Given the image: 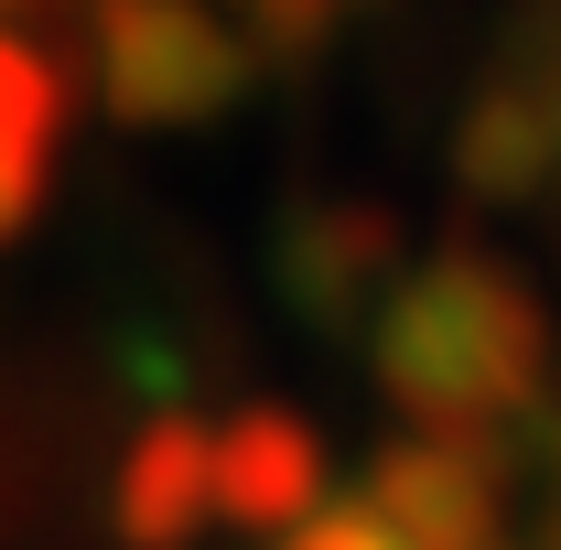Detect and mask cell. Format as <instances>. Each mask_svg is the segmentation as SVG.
Wrapping results in <instances>:
<instances>
[{
	"label": "cell",
	"mask_w": 561,
	"mask_h": 550,
	"mask_svg": "<svg viewBox=\"0 0 561 550\" xmlns=\"http://www.w3.org/2000/svg\"><path fill=\"white\" fill-rule=\"evenodd\" d=\"M119 518H130V540L173 550L195 540L216 518V475H206V432H184V421H151L130 443V465H119Z\"/></svg>",
	"instance_id": "cell-5"
},
{
	"label": "cell",
	"mask_w": 561,
	"mask_h": 550,
	"mask_svg": "<svg viewBox=\"0 0 561 550\" xmlns=\"http://www.w3.org/2000/svg\"><path fill=\"white\" fill-rule=\"evenodd\" d=\"M280 550H400L367 507H313V518H291V540Z\"/></svg>",
	"instance_id": "cell-8"
},
{
	"label": "cell",
	"mask_w": 561,
	"mask_h": 550,
	"mask_svg": "<svg viewBox=\"0 0 561 550\" xmlns=\"http://www.w3.org/2000/svg\"><path fill=\"white\" fill-rule=\"evenodd\" d=\"M206 475H216V518H238V529H291L324 507V454L291 411H249L206 432Z\"/></svg>",
	"instance_id": "cell-4"
},
{
	"label": "cell",
	"mask_w": 561,
	"mask_h": 550,
	"mask_svg": "<svg viewBox=\"0 0 561 550\" xmlns=\"http://www.w3.org/2000/svg\"><path fill=\"white\" fill-rule=\"evenodd\" d=\"M400 550H486V518H496V465L465 443V432H411L378 454V475L356 496Z\"/></svg>",
	"instance_id": "cell-3"
},
{
	"label": "cell",
	"mask_w": 561,
	"mask_h": 550,
	"mask_svg": "<svg viewBox=\"0 0 561 550\" xmlns=\"http://www.w3.org/2000/svg\"><path fill=\"white\" fill-rule=\"evenodd\" d=\"M249 22H260L280 55H291V44H313V33L335 22V0H249Z\"/></svg>",
	"instance_id": "cell-9"
},
{
	"label": "cell",
	"mask_w": 561,
	"mask_h": 550,
	"mask_svg": "<svg viewBox=\"0 0 561 550\" xmlns=\"http://www.w3.org/2000/svg\"><path fill=\"white\" fill-rule=\"evenodd\" d=\"M551 151H561V119H551V98L540 87H496L486 108H476V140H465V162H476V184H540L551 173Z\"/></svg>",
	"instance_id": "cell-7"
},
{
	"label": "cell",
	"mask_w": 561,
	"mask_h": 550,
	"mask_svg": "<svg viewBox=\"0 0 561 550\" xmlns=\"http://www.w3.org/2000/svg\"><path fill=\"white\" fill-rule=\"evenodd\" d=\"M55 130H66V87H55V66H44L22 33H0V238L33 216V195H44Z\"/></svg>",
	"instance_id": "cell-6"
},
{
	"label": "cell",
	"mask_w": 561,
	"mask_h": 550,
	"mask_svg": "<svg viewBox=\"0 0 561 550\" xmlns=\"http://www.w3.org/2000/svg\"><path fill=\"white\" fill-rule=\"evenodd\" d=\"M98 76L119 119H206L238 98V33L206 0H108L98 11Z\"/></svg>",
	"instance_id": "cell-2"
},
{
	"label": "cell",
	"mask_w": 561,
	"mask_h": 550,
	"mask_svg": "<svg viewBox=\"0 0 561 550\" xmlns=\"http://www.w3.org/2000/svg\"><path fill=\"white\" fill-rule=\"evenodd\" d=\"M540 356L551 324L529 302V280L476 260V249H443L389 291V324H378V378L421 432H496L507 411H529L540 389Z\"/></svg>",
	"instance_id": "cell-1"
}]
</instances>
